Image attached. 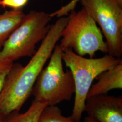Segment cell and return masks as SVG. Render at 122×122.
I'll return each mask as SVG.
<instances>
[{
  "mask_svg": "<svg viewBox=\"0 0 122 122\" xmlns=\"http://www.w3.org/2000/svg\"></svg>",
  "mask_w": 122,
  "mask_h": 122,
  "instance_id": "ac0fdd59",
  "label": "cell"
},
{
  "mask_svg": "<svg viewBox=\"0 0 122 122\" xmlns=\"http://www.w3.org/2000/svg\"><path fill=\"white\" fill-rule=\"evenodd\" d=\"M50 14L31 11L14 31L0 51V61L14 62L23 57H32L35 45L46 37L51 26Z\"/></svg>",
  "mask_w": 122,
  "mask_h": 122,
  "instance_id": "5b68a950",
  "label": "cell"
},
{
  "mask_svg": "<svg viewBox=\"0 0 122 122\" xmlns=\"http://www.w3.org/2000/svg\"><path fill=\"white\" fill-rule=\"evenodd\" d=\"M38 122H76L70 116L65 117L56 105H47L39 116Z\"/></svg>",
  "mask_w": 122,
  "mask_h": 122,
  "instance_id": "8fae6325",
  "label": "cell"
},
{
  "mask_svg": "<svg viewBox=\"0 0 122 122\" xmlns=\"http://www.w3.org/2000/svg\"><path fill=\"white\" fill-rule=\"evenodd\" d=\"M47 105L46 103L34 100L25 112L20 113L18 111H13L5 117L2 122H38L41 112Z\"/></svg>",
  "mask_w": 122,
  "mask_h": 122,
  "instance_id": "30bf717a",
  "label": "cell"
},
{
  "mask_svg": "<svg viewBox=\"0 0 122 122\" xmlns=\"http://www.w3.org/2000/svg\"><path fill=\"white\" fill-rule=\"evenodd\" d=\"M83 8L102 29L109 54L122 55V7L115 0H80Z\"/></svg>",
  "mask_w": 122,
  "mask_h": 122,
  "instance_id": "8992f818",
  "label": "cell"
},
{
  "mask_svg": "<svg viewBox=\"0 0 122 122\" xmlns=\"http://www.w3.org/2000/svg\"><path fill=\"white\" fill-rule=\"evenodd\" d=\"M29 0H0V6L12 9H20L26 5Z\"/></svg>",
  "mask_w": 122,
  "mask_h": 122,
  "instance_id": "4fadbf2b",
  "label": "cell"
},
{
  "mask_svg": "<svg viewBox=\"0 0 122 122\" xmlns=\"http://www.w3.org/2000/svg\"><path fill=\"white\" fill-rule=\"evenodd\" d=\"M14 62L9 61H0V93L4 86L5 78Z\"/></svg>",
  "mask_w": 122,
  "mask_h": 122,
  "instance_id": "7c38bea8",
  "label": "cell"
},
{
  "mask_svg": "<svg viewBox=\"0 0 122 122\" xmlns=\"http://www.w3.org/2000/svg\"><path fill=\"white\" fill-rule=\"evenodd\" d=\"M80 0H72L68 4L63 6L61 9L53 13L50 14V15L51 17H52L55 15H57V17H60L61 16L67 15L69 11L74 10L76 4Z\"/></svg>",
  "mask_w": 122,
  "mask_h": 122,
  "instance_id": "5bb4252c",
  "label": "cell"
},
{
  "mask_svg": "<svg viewBox=\"0 0 122 122\" xmlns=\"http://www.w3.org/2000/svg\"><path fill=\"white\" fill-rule=\"evenodd\" d=\"M61 54V48L56 44L48 65L41 71L33 88L34 100L48 106L56 105L71 100L75 94L74 78L70 70L63 69Z\"/></svg>",
  "mask_w": 122,
  "mask_h": 122,
  "instance_id": "3957f363",
  "label": "cell"
},
{
  "mask_svg": "<svg viewBox=\"0 0 122 122\" xmlns=\"http://www.w3.org/2000/svg\"><path fill=\"white\" fill-rule=\"evenodd\" d=\"M25 16L22 9L5 11L0 15V51L10 36L21 24Z\"/></svg>",
  "mask_w": 122,
  "mask_h": 122,
  "instance_id": "9c48e42d",
  "label": "cell"
},
{
  "mask_svg": "<svg viewBox=\"0 0 122 122\" xmlns=\"http://www.w3.org/2000/svg\"><path fill=\"white\" fill-rule=\"evenodd\" d=\"M99 122H122V97L100 95L87 98L84 112Z\"/></svg>",
  "mask_w": 122,
  "mask_h": 122,
  "instance_id": "52a82bcc",
  "label": "cell"
},
{
  "mask_svg": "<svg viewBox=\"0 0 122 122\" xmlns=\"http://www.w3.org/2000/svg\"><path fill=\"white\" fill-rule=\"evenodd\" d=\"M117 3H118V5L122 7V0H115Z\"/></svg>",
  "mask_w": 122,
  "mask_h": 122,
  "instance_id": "2e32d148",
  "label": "cell"
},
{
  "mask_svg": "<svg viewBox=\"0 0 122 122\" xmlns=\"http://www.w3.org/2000/svg\"><path fill=\"white\" fill-rule=\"evenodd\" d=\"M3 118H2L0 117V122H2V121H3Z\"/></svg>",
  "mask_w": 122,
  "mask_h": 122,
  "instance_id": "e0dca14e",
  "label": "cell"
},
{
  "mask_svg": "<svg viewBox=\"0 0 122 122\" xmlns=\"http://www.w3.org/2000/svg\"><path fill=\"white\" fill-rule=\"evenodd\" d=\"M61 37L59 45L62 50L71 49L81 56L88 55L90 58H93L98 51L108 53L100 29L84 8L78 11H71Z\"/></svg>",
  "mask_w": 122,
  "mask_h": 122,
  "instance_id": "277c9868",
  "label": "cell"
},
{
  "mask_svg": "<svg viewBox=\"0 0 122 122\" xmlns=\"http://www.w3.org/2000/svg\"><path fill=\"white\" fill-rule=\"evenodd\" d=\"M84 122H99L97 121L95 119H94V118L89 117V116H87L85 118L84 120Z\"/></svg>",
  "mask_w": 122,
  "mask_h": 122,
  "instance_id": "9a60e30c",
  "label": "cell"
},
{
  "mask_svg": "<svg viewBox=\"0 0 122 122\" xmlns=\"http://www.w3.org/2000/svg\"><path fill=\"white\" fill-rule=\"evenodd\" d=\"M68 17H61L50 27L40 46L25 66L13 63L0 93V117L19 111L32 94L36 80L61 38Z\"/></svg>",
  "mask_w": 122,
  "mask_h": 122,
  "instance_id": "6da1fadb",
  "label": "cell"
},
{
  "mask_svg": "<svg viewBox=\"0 0 122 122\" xmlns=\"http://www.w3.org/2000/svg\"><path fill=\"white\" fill-rule=\"evenodd\" d=\"M98 81L92 85L87 94L86 99L92 96L108 94L113 89H122V61L111 68L98 75Z\"/></svg>",
  "mask_w": 122,
  "mask_h": 122,
  "instance_id": "ba28073f",
  "label": "cell"
},
{
  "mask_svg": "<svg viewBox=\"0 0 122 122\" xmlns=\"http://www.w3.org/2000/svg\"><path fill=\"white\" fill-rule=\"evenodd\" d=\"M61 57L72 74L75 85L74 106L70 117L76 122H80L87 94L94 80L103 72L117 65L122 59L109 54L98 58H86L77 55L70 48L62 50Z\"/></svg>",
  "mask_w": 122,
  "mask_h": 122,
  "instance_id": "7a4b0ae2",
  "label": "cell"
}]
</instances>
